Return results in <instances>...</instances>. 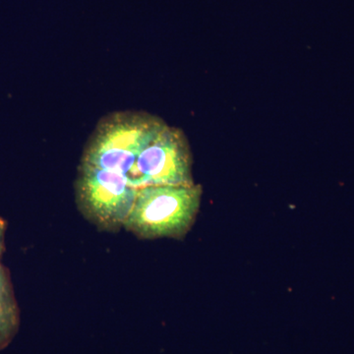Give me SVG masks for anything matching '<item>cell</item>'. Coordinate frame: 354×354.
I'll use <instances>...</instances> for the list:
<instances>
[{"label":"cell","mask_w":354,"mask_h":354,"mask_svg":"<svg viewBox=\"0 0 354 354\" xmlns=\"http://www.w3.org/2000/svg\"><path fill=\"white\" fill-rule=\"evenodd\" d=\"M202 196L197 183L138 188L123 228L141 239L181 241L196 221Z\"/></svg>","instance_id":"cell-1"},{"label":"cell","mask_w":354,"mask_h":354,"mask_svg":"<svg viewBox=\"0 0 354 354\" xmlns=\"http://www.w3.org/2000/svg\"><path fill=\"white\" fill-rule=\"evenodd\" d=\"M165 123L160 116L143 111L106 114L88 137L80 164L127 176L140 152Z\"/></svg>","instance_id":"cell-2"},{"label":"cell","mask_w":354,"mask_h":354,"mask_svg":"<svg viewBox=\"0 0 354 354\" xmlns=\"http://www.w3.org/2000/svg\"><path fill=\"white\" fill-rule=\"evenodd\" d=\"M77 208L102 232H120L131 211L137 188L118 171L79 165L75 183Z\"/></svg>","instance_id":"cell-3"},{"label":"cell","mask_w":354,"mask_h":354,"mask_svg":"<svg viewBox=\"0 0 354 354\" xmlns=\"http://www.w3.org/2000/svg\"><path fill=\"white\" fill-rule=\"evenodd\" d=\"M125 176L137 189L145 186L194 184L192 152L183 130L165 122L140 152Z\"/></svg>","instance_id":"cell-4"},{"label":"cell","mask_w":354,"mask_h":354,"mask_svg":"<svg viewBox=\"0 0 354 354\" xmlns=\"http://www.w3.org/2000/svg\"><path fill=\"white\" fill-rule=\"evenodd\" d=\"M19 328L20 309L10 272L3 265H0V351L11 344Z\"/></svg>","instance_id":"cell-5"},{"label":"cell","mask_w":354,"mask_h":354,"mask_svg":"<svg viewBox=\"0 0 354 354\" xmlns=\"http://www.w3.org/2000/svg\"><path fill=\"white\" fill-rule=\"evenodd\" d=\"M7 230L6 221L4 218H0V260H1L2 254L6 249V234ZM1 265V263H0Z\"/></svg>","instance_id":"cell-6"}]
</instances>
